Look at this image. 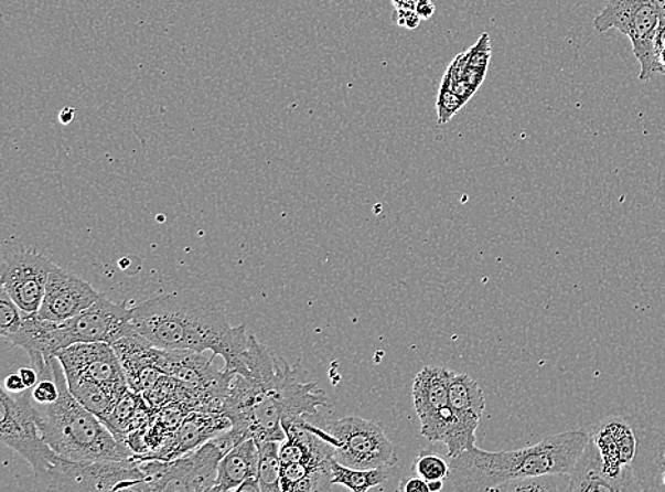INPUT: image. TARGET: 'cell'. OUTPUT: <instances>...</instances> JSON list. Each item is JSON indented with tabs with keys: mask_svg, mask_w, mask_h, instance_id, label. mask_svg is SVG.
I'll return each instance as SVG.
<instances>
[{
	"mask_svg": "<svg viewBox=\"0 0 665 492\" xmlns=\"http://www.w3.org/2000/svg\"><path fill=\"white\" fill-rule=\"evenodd\" d=\"M26 314L28 312H24L2 288L0 290V335L7 340L8 336L18 332Z\"/></svg>",
	"mask_w": 665,
	"mask_h": 492,
	"instance_id": "83f0119b",
	"label": "cell"
},
{
	"mask_svg": "<svg viewBox=\"0 0 665 492\" xmlns=\"http://www.w3.org/2000/svg\"><path fill=\"white\" fill-rule=\"evenodd\" d=\"M67 384L69 392H72L79 404L87 407L89 411H93L101 420L112 410V407L116 406L119 399V397L111 394L106 387L96 384V382L72 379L67 381Z\"/></svg>",
	"mask_w": 665,
	"mask_h": 492,
	"instance_id": "cb8c5ba5",
	"label": "cell"
},
{
	"mask_svg": "<svg viewBox=\"0 0 665 492\" xmlns=\"http://www.w3.org/2000/svg\"><path fill=\"white\" fill-rule=\"evenodd\" d=\"M490 57V36L484 33L475 46L453 60L441 82L439 99H437L440 126L449 122L481 87Z\"/></svg>",
	"mask_w": 665,
	"mask_h": 492,
	"instance_id": "4fadbf2b",
	"label": "cell"
},
{
	"mask_svg": "<svg viewBox=\"0 0 665 492\" xmlns=\"http://www.w3.org/2000/svg\"><path fill=\"white\" fill-rule=\"evenodd\" d=\"M257 480L260 483L261 492L282 491L280 441H257Z\"/></svg>",
	"mask_w": 665,
	"mask_h": 492,
	"instance_id": "d4e9b609",
	"label": "cell"
},
{
	"mask_svg": "<svg viewBox=\"0 0 665 492\" xmlns=\"http://www.w3.org/2000/svg\"><path fill=\"white\" fill-rule=\"evenodd\" d=\"M654 74L665 76V17L659 20L654 38Z\"/></svg>",
	"mask_w": 665,
	"mask_h": 492,
	"instance_id": "f546056e",
	"label": "cell"
},
{
	"mask_svg": "<svg viewBox=\"0 0 665 492\" xmlns=\"http://www.w3.org/2000/svg\"><path fill=\"white\" fill-rule=\"evenodd\" d=\"M0 441L32 466L36 481L42 479L57 463L60 456L40 434L32 389L22 394L0 392Z\"/></svg>",
	"mask_w": 665,
	"mask_h": 492,
	"instance_id": "9c48e42d",
	"label": "cell"
},
{
	"mask_svg": "<svg viewBox=\"0 0 665 492\" xmlns=\"http://www.w3.org/2000/svg\"><path fill=\"white\" fill-rule=\"evenodd\" d=\"M569 477L568 492H618L604 473L602 457L590 436Z\"/></svg>",
	"mask_w": 665,
	"mask_h": 492,
	"instance_id": "7402d4cb",
	"label": "cell"
},
{
	"mask_svg": "<svg viewBox=\"0 0 665 492\" xmlns=\"http://www.w3.org/2000/svg\"><path fill=\"white\" fill-rule=\"evenodd\" d=\"M589 436L598 447L604 473L615 490L640 491L632 467L637 453V436L629 416L605 417L590 430Z\"/></svg>",
	"mask_w": 665,
	"mask_h": 492,
	"instance_id": "7c38bea8",
	"label": "cell"
},
{
	"mask_svg": "<svg viewBox=\"0 0 665 492\" xmlns=\"http://www.w3.org/2000/svg\"><path fill=\"white\" fill-rule=\"evenodd\" d=\"M449 405L457 417V437L449 457L464 453L475 447V431L485 409L483 391L473 377L464 374H451Z\"/></svg>",
	"mask_w": 665,
	"mask_h": 492,
	"instance_id": "d6986e66",
	"label": "cell"
},
{
	"mask_svg": "<svg viewBox=\"0 0 665 492\" xmlns=\"http://www.w3.org/2000/svg\"><path fill=\"white\" fill-rule=\"evenodd\" d=\"M247 367L248 375L233 377L223 402L236 445L247 439L281 443L282 421L317 416L320 407L330 406L325 392L307 381L304 367L272 356L255 334H248Z\"/></svg>",
	"mask_w": 665,
	"mask_h": 492,
	"instance_id": "6da1fadb",
	"label": "cell"
},
{
	"mask_svg": "<svg viewBox=\"0 0 665 492\" xmlns=\"http://www.w3.org/2000/svg\"><path fill=\"white\" fill-rule=\"evenodd\" d=\"M397 490L401 492H430L429 483L419 475L406 477Z\"/></svg>",
	"mask_w": 665,
	"mask_h": 492,
	"instance_id": "1f68e13d",
	"label": "cell"
},
{
	"mask_svg": "<svg viewBox=\"0 0 665 492\" xmlns=\"http://www.w3.org/2000/svg\"><path fill=\"white\" fill-rule=\"evenodd\" d=\"M589 434L583 430L545 437L538 445L513 451H485L473 447L450 460L444 490L493 491L508 481L573 470L583 453Z\"/></svg>",
	"mask_w": 665,
	"mask_h": 492,
	"instance_id": "3957f363",
	"label": "cell"
},
{
	"mask_svg": "<svg viewBox=\"0 0 665 492\" xmlns=\"http://www.w3.org/2000/svg\"><path fill=\"white\" fill-rule=\"evenodd\" d=\"M414 470L427 483H431V481H446L450 473V463H447L443 457L439 454L423 451V453L416 457Z\"/></svg>",
	"mask_w": 665,
	"mask_h": 492,
	"instance_id": "4316f807",
	"label": "cell"
},
{
	"mask_svg": "<svg viewBox=\"0 0 665 492\" xmlns=\"http://www.w3.org/2000/svg\"><path fill=\"white\" fill-rule=\"evenodd\" d=\"M237 492H261L260 483H258L257 477H250L243 481L240 485H238Z\"/></svg>",
	"mask_w": 665,
	"mask_h": 492,
	"instance_id": "d590c367",
	"label": "cell"
},
{
	"mask_svg": "<svg viewBox=\"0 0 665 492\" xmlns=\"http://www.w3.org/2000/svg\"><path fill=\"white\" fill-rule=\"evenodd\" d=\"M444 485L446 481H431V483H429V489L430 492H439L441 490H444Z\"/></svg>",
	"mask_w": 665,
	"mask_h": 492,
	"instance_id": "f35d334b",
	"label": "cell"
},
{
	"mask_svg": "<svg viewBox=\"0 0 665 492\" xmlns=\"http://www.w3.org/2000/svg\"><path fill=\"white\" fill-rule=\"evenodd\" d=\"M635 436L637 453L633 471L640 491L665 492V415H630Z\"/></svg>",
	"mask_w": 665,
	"mask_h": 492,
	"instance_id": "2e32d148",
	"label": "cell"
},
{
	"mask_svg": "<svg viewBox=\"0 0 665 492\" xmlns=\"http://www.w3.org/2000/svg\"><path fill=\"white\" fill-rule=\"evenodd\" d=\"M101 297L82 277L56 265L50 271L39 315L44 320L63 322L82 314Z\"/></svg>",
	"mask_w": 665,
	"mask_h": 492,
	"instance_id": "ac0fdd59",
	"label": "cell"
},
{
	"mask_svg": "<svg viewBox=\"0 0 665 492\" xmlns=\"http://www.w3.org/2000/svg\"><path fill=\"white\" fill-rule=\"evenodd\" d=\"M235 446L228 429L175 460L139 461L146 480L139 481L131 491H212L216 484L218 463Z\"/></svg>",
	"mask_w": 665,
	"mask_h": 492,
	"instance_id": "5b68a950",
	"label": "cell"
},
{
	"mask_svg": "<svg viewBox=\"0 0 665 492\" xmlns=\"http://www.w3.org/2000/svg\"><path fill=\"white\" fill-rule=\"evenodd\" d=\"M19 375L22 376L24 385H26L28 389H33L40 379L37 371L34 370L33 366L20 367Z\"/></svg>",
	"mask_w": 665,
	"mask_h": 492,
	"instance_id": "836d02e7",
	"label": "cell"
},
{
	"mask_svg": "<svg viewBox=\"0 0 665 492\" xmlns=\"http://www.w3.org/2000/svg\"><path fill=\"white\" fill-rule=\"evenodd\" d=\"M132 308L126 302L109 301L106 296L98 298L82 314L58 322L57 338L60 351L74 344L106 342L112 345L119 338L133 330Z\"/></svg>",
	"mask_w": 665,
	"mask_h": 492,
	"instance_id": "8fae6325",
	"label": "cell"
},
{
	"mask_svg": "<svg viewBox=\"0 0 665 492\" xmlns=\"http://www.w3.org/2000/svg\"><path fill=\"white\" fill-rule=\"evenodd\" d=\"M151 365L162 375L171 376L183 384L199 387L207 392L215 399L225 402L228 386L236 374L233 372L217 371L213 365L215 356L206 360L202 354L193 351L161 350L152 346Z\"/></svg>",
	"mask_w": 665,
	"mask_h": 492,
	"instance_id": "9a60e30c",
	"label": "cell"
},
{
	"mask_svg": "<svg viewBox=\"0 0 665 492\" xmlns=\"http://www.w3.org/2000/svg\"><path fill=\"white\" fill-rule=\"evenodd\" d=\"M416 13L421 20H430L436 12L435 3L431 0H419L416 4Z\"/></svg>",
	"mask_w": 665,
	"mask_h": 492,
	"instance_id": "e575fe53",
	"label": "cell"
},
{
	"mask_svg": "<svg viewBox=\"0 0 665 492\" xmlns=\"http://www.w3.org/2000/svg\"><path fill=\"white\" fill-rule=\"evenodd\" d=\"M308 420L314 421L340 441L335 447L334 459L342 466L352 469H379L395 467L399 461L395 445L375 421L357 416L331 420L321 415L308 417Z\"/></svg>",
	"mask_w": 665,
	"mask_h": 492,
	"instance_id": "52a82bcc",
	"label": "cell"
},
{
	"mask_svg": "<svg viewBox=\"0 0 665 492\" xmlns=\"http://www.w3.org/2000/svg\"><path fill=\"white\" fill-rule=\"evenodd\" d=\"M56 356L60 364L63 365L67 381L96 382L117 397H121L131 389L116 351L106 342L74 344L58 351Z\"/></svg>",
	"mask_w": 665,
	"mask_h": 492,
	"instance_id": "5bb4252c",
	"label": "cell"
},
{
	"mask_svg": "<svg viewBox=\"0 0 665 492\" xmlns=\"http://www.w3.org/2000/svg\"><path fill=\"white\" fill-rule=\"evenodd\" d=\"M570 484L569 474H540L524 477V479L508 481L495 486L496 492H568Z\"/></svg>",
	"mask_w": 665,
	"mask_h": 492,
	"instance_id": "484cf974",
	"label": "cell"
},
{
	"mask_svg": "<svg viewBox=\"0 0 665 492\" xmlns=\"http://www.w3.org/2000/svg\"><path fill=\"white\" fill-rule=\"evenodd\" d=\"M665 17V0H604L594 19L600 33L619 30L630 39L640 63V82L647 83L654 74V38L659 20Z\"/></svg>",
	"mask_w": 665,
	"mask_h": 492,
	"instance_id": "8992f818",
	"label": "cell"
},
{
	"mask_svg": "<svg viewBox=\"0 0 665 492\" xmlns=\"http://www.w3.org/2000/svg\"><path fill=\"white\" fill-rule=\"evenodd\" d=\"M52 370L60 396L53 404L33 400L34 414L44 441L58 456L69 460H129L136 453L111 434L98 416L84 407L68 389L67 376L57 356L52 357Z\"/></svg>",
	"mask_w": 665,
	"mask_h": 492,
	"instance_id": "277c9868",
	"label": "cell"
},
{
	"mask_svg": "<svg viewBox=\"0 0 665 492\" xmlns=\"http://www.w3.org/2000/svg\"><path fill=\"white\" fill-rule=\"evenodd\" d=\"M74 114H76V109L73 107L63 108L62 113L58 114V121L64 124V126H68V124L73 122Z\"/></svg>",
	"mask_w": 665,
	"mask_h": 492,
	"instance_id": "8d00e7d4",
	"label": "cell"
},
{
	"mask_svg": "<svg viewBox=\"0 0 665 492\" xmlns=\"http://www.w3.org/2000/svg\"><path fill=\"white\" fill-rule=\"evenodd\" d=\"M453 371L440 366H426L416 375L411 395L419 420L449 406L450 377Z\"/></svg>",
	"mask_w": 665,
	"mask_h": 492,
	"instance_id": "ffe728a7",
	"label": "cell"
},
{
	"mask_svg": "<svg viewBox=\"0 0 665 492\" xmlns=\"http://www.w3.org/2000/svg\"><path fill=\"white\" fill-rule=\"evenodd\" d=\"M396 10H415L419 0H392Z\"/></svg>",
	"mask_w": 665,
	"mask_h": 492,
	"instance_id": "74e56055",
	"label": "cell"
},
{
	"mask_svg": "<svg viewBox=\"0 0 665 492\" xmlns=\"http://www.w3.org/2000/svg\"><path fill=\"white\" fill-rule=\"evenodd\" d=\"M232 429V421L223 410H193L182 424L167 437L157 450L143 456H136L138 461L175 460L191 453L208 440Z\"/></svg>",
	"mask_w": 665,
	"mask_h": 492,
	"instance_id": "e0dca14e",
	"label": "cell"
},
{
	"mask_svg": "<svg viewBox=\"0 0 665 492\" xmlns=\"http://www.w3.org/2000/svg\"><path fill=\"white\" fill-rule=\"evenodd\" d=\"M54 263L32 248L3 243L2 288L28 314L39 312Z\"/></svg>",
	"mask_w": 665,
	"mask_h": 492,
	"instance_id": "30bf717a",
	"label": "cell"
},
{
	"mask_svg": "<svg viewBox=\"0 0 665 492\" xmlns=\"http://www.w3.org/2000/svg\"><path fill=\"white\" fill-rule=\"evenodd\" d=\"M258 449L255 439L232 447L218 463L216 484L212 491H236L243 481L257 477Z\"/></svg>",
	"mask_w": 665,
	"mask_h": 492,
	"instance_id": "44dd1931",
	"label": "cell"
},
{
	"mask_svg": "<svg viewBox=\"0 0 665 492\" xmlns=\"http://www.w3.org/2000/svg\"><path fill=\"white\" fill-rule=\"evenodd\" d=\"M142 480L146 473L136 459L76 461L60 456L37 483L49 491L104 492L131 491Z\"/></svg>",
	"mask_w": 665,
	"mask_h": 492,
	"instance_id": "ba28073f",
	"label": "cell"
},
{
	"mask_svg": "<svg viewBox=\"0 0 665 492\" xmlns=\"http://www.w3.org/2000/svg\"><path fill=\"white\" fill-rule=\"evenodd\" d=\"M392 467L379 469H352L332 461V484L344 485L354 492H366L385 484L392 477Z\"/></svg>",
	"mask_w": 665,
	"mask_h": 492,
	"instance_id": "603a6c76",
	"label": "cell"
},
{
	"mask_svg": "<svg viewBox=\"0 0 665 492\" xmlns=\"http://www.w3.org/2000/svg\"><path fill=\"white\" fill-rule=\"evenodd\" d=\"M395 20L400 28L414 30L419 28L421 19L416 10H396Z\"/></svg>",
	"mask_w": 665,
	"mask_h": 492,
	"instance_id": "4dcf8cb0",
	"label": "cell"
},
{
	"mask_svg": "<svg viewBox=\"0 0 665 492\" xmlns=\"http://www.w3.org/2000/svg\"><path fill=\"white\" fill-rule=\"evenodd\" d=\"M133 330L161 350L211 351L222 356L226 370L248 375L246 325L232 327L215 298L195 290H179L149 298L132 308Z\"/></svg>",
	"mask_w": 665,
	"mask_h": 492,
	"instance_id": "7a4b0ae2",
	"label": "cell"
},
{
	"mask_svg": "<svg viewBox=\"0 0 665 492\" xmlns=\"http://www.w3.org/2000/svg\"><path fill=\"white\" fill-rule=\"evenodd\" d=\"M4 389H7L9 394H22L28 387L24 385L22 376L14 374L9 375L7 379H4Z\"/></svg>",
	"mask_w": 665,
	"mask_h": 492,
	"instance_id": "d6a6232c",
	"label": "cell"
},
{
	"mask_svg": "<svg viewBox=\"0 0 665 492\" xmlns=\"http://www.w3.org/2000/svg\"><path fill=\"white\" fill-rule=\"evenodd\" d=\"M32 396L36 404L47 405L56 402L60 389L54 376L40 377L37 385L32 389Z\"/></svg>",
	"mask_w": 665,
	"mask_h": 492,
	"instance_id": "f1b7e54d",
	"label": "cell"
}]
</instances>
